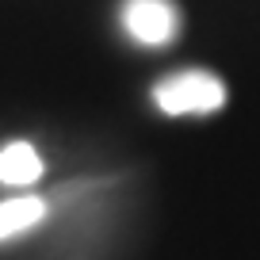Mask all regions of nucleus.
<instances>
[{
	"mask_svg": "<svg viewBox=\"0 0 260 260\" xmlns=\"http://www.w3.org/2000/svg\"><path fill=\"white\" fill-rule=\"evenodd\" d=\"M157 107L165 115H195V111H218L226 104V84L214 73H180L157 84Z\"/></svg>",
	"mask_w": 260,
	"mask_h": 260,
	"instance_id": "f257e3e1",
	"label": "nucleus"
},
{
	"mask_svg": "<svg viewBox=\"0 0 260 260\" xmlns=\"http://www.w3.org/2000/svg\"><path fill=\"white\" fill-rule=\"evenodd\" d=\"M122 23L146 46H165L176 39L180 31V12L172 0H126L122 8Z\"/></svg>",
	"mask_w": 260,
	"mask_h": 260,
	"instance_id": "f03ea898",
	"label": "nucleus"
},
{
	"mask_svg": "<svg viewBox=\"0 0 260 260\" xmlns=\"http://www.w3.org/2000/svg\"><path fill=\"white\" fill-rule=\"evenodd\" d=\"M42 176V161L27 142H12L0 149V180L4 184H35Z\"/></svg>",
	"mask_w": 260,
	"mask_h": 260,
	"instance_id": "7ed1b4c3",
	"label": "nucleus"
},
{
	"mask_svg": "<svg viewBox=\"0 0 260 260\" xmlns=\"http://www.w3.org/2000/svg\"><path fill=\"white\" fill-rule=\"evenodd\" d=\"M46 214V203L35 199V195H23V199H8V203H0V241L19 230L35 226V222Z\"/></svg>",
	"mask_w": 260,
	"mask_h": 260,
	"instance_id": "20e7f679",
	"label": "nucleus"
}]
</instances>
